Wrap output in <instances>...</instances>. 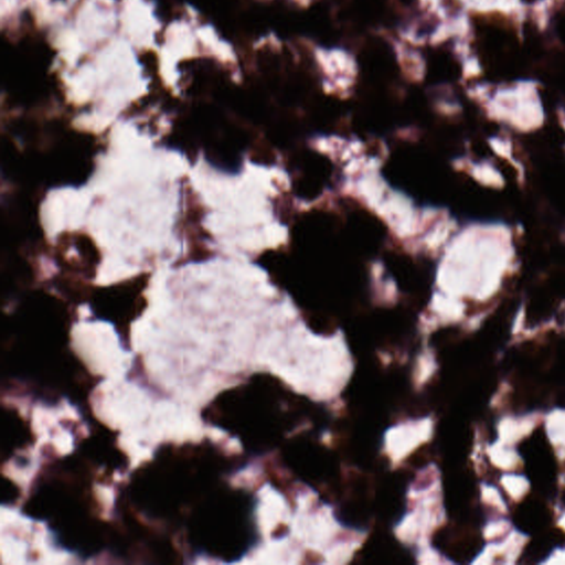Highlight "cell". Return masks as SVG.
I'll return each mask as SVG.
<instances>
[{"label": "cell", "instance_id": "cell-1", "mask_svg": "<svg viewBox=\"0 0 565 565\" xmlns=\"http://www.w3.org/2000/svg\"><path fill=\"white\" fill-rule=\"evenodd\" d=\"M191 166L134 126L113 130L86 184L54 189L41 207L47 235L84 230L102 255L96 282L110 285L184 254L177 230Z\"/></svg>", "mask_w": 565, "mask_h": 565}, {"label": "cell", "instance_id": "cell-2", "mask_svg": "<svg viewBox=\"0 0 565 565\" xmlns=\"http://www.w3.org/2000/svg\"><path fill=\"white\" fill-rule=\"evenodd\" d=\"M309 53L315 74L324 88L331 92H348L355 86L360 65L356 55L349 49L313 44Z\"/></svg>", "mask_w": 565, "mask_h": 565}, {"label": "cell", "instance_id": "cell-3", "mask_svg": "<svg viewBox=\"0 0 565 565\" xmlns=\"http://www.w3.org/2000/svg\"><path fill=\"white\" fill-rule=\"evenodd\" d=\"M392 50L402 75L413 82L424 78L427 72V62L420 52V46L398 38L392 42Z\"/></svg>", "mask_w": 565, "mask_h": 565}]
</instances>
